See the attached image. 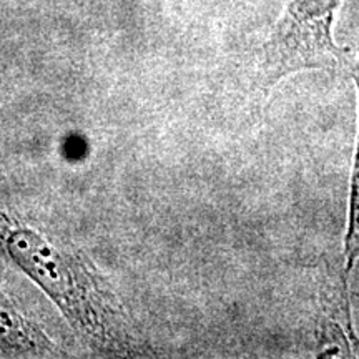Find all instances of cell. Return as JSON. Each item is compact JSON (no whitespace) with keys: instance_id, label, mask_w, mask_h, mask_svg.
Segmentation results:
<instances>
[{"instance_id":"obj_2","label":"cell","mask_w":359,"mask_h":359,"mask_svg":"<svg viewBox=\"0 0 359 359\" xmlns=\"http://www.w3.org/2000/svg\"><path fill=\"white\" fill-rule=\"evenodd\" d=\"M343 0H290L259 52L258 82L268 90L303 70L338 67L341 48L333 27Z\"/></svg>"},{"instance_id":"obj_3","label":"cell","mask_w":359,"mask_h":359,"mask_svg":"<svg viewBox=\"0 0 359 359\" xmlns=\"http://www.w3.org/2000/svg\"><path fill=\"white\" fill-rule=\"evenodd\" d=\"M353 79L356 82L359 93V42H358V55L353 65ZM359 259V130H358V143L356 154H354V167L351 175V190H349V212H348V228L346 236H344V275L354 268Z\"/></svg>"},{"instance_id":"obj_4","label":"cell","mask_w":359,"mask_h":359,"mask_svg":"<svg viewBox=\"0 0 359 359\" xmlns=\"http://www.w3.org/2000/svg\"><path fill=\"white\" fill-rule=\"evenodd\" d=\"M0 346L8 349H40L42 341L15 306L0 291Z\"/></svg>"},{"instance_id":"obj_1","label":"cell","mask_w":359,"mask_h":359,"mask_svg":"<svg viewBox=\"0 0 359 359\" xmlns=\"http://www.w3.org/2000/svg\"><path fill=\"white\" fill-rule=\"evenodd\" d=\"M6 248L79 334L98 348L127 346L122 314L79 258L57 248L32 228H12L6 236Z\"/></svg>"}]
</instances>
